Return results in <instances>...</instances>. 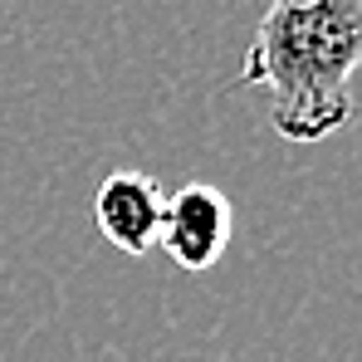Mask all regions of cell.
I'll use <instances>...</instances> for the list:
<instances>
[{
	"label": "cell",
	"instance_id": "obj_1",
	"mask_svg": "<svg viewBox=\"0 0 362 362\" xmlns=\"http://www.w3.org/2000/svg\"><path fill=\"white\" fill-rule=\"evenodd\" d=\"M362 74V0H269L240 64V88L269 93V122L289 142H323L353 118Z\"/></svg>",
	"mask_w": 362,
	"mask_h": 362
},
{
	"label": "cell",
	"instance_id": "obj_2",
	"mask_svg": "<svg viewBox=\"0 0 362 362\" xmlns=\"http://www.w3.org/2000/svg\"><path fill=\"white\" fill-rule=\"evenodd\" d=\"M235 230V211H230V196L211 181H186L167 196V211H162V235L157 245L177 259L181 269L191 274H206L211 264H221L226 245Z\"/></svg>",
	"mask_w": 362,
	"mask_h": 362
},
{
	"label": "cell",
	"instance_id": "obj_3",
	"mask_svg": "<svg viewBox=\"0 0 362 362\" xmlns=\"http://www.w3.org/2000/svg\"><path fill=\"white\" fill-rule=\"evenodd\" d=\"M162 211H167V191L147 172H113L98 186V196H93L98 235L113 250H122V255H147L157 245Z\"/></svg>",
	"mask_w": 362,
	"mask_h": 362
}]
</instances>
